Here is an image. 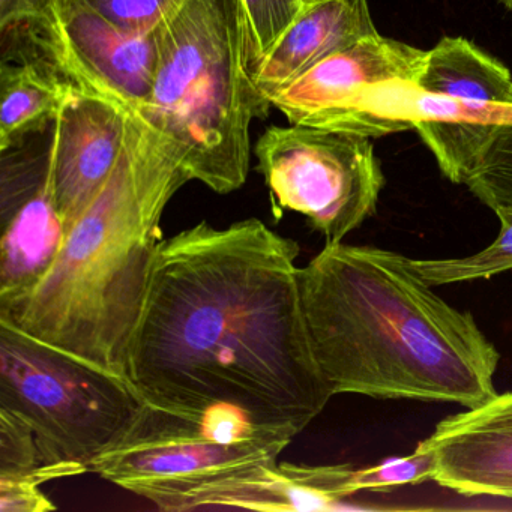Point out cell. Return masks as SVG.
Wrapping results in <instances>:
<instances>
[{
  "label": "cell",
  "instance_id": "cell-4",
  "mask_svg": "<svg viewBox=\"0 0 512 512\" xmlns=\"http://www.w3.org/2000/svg\"><path fill=\"white\" fill-rule=\"evenodd\" d=\"M158 62L140 112L185 151L191 181L217 194L244 187L250 127L268 116L248 67L238 0H184L157 29Z\"/></svg>",
  "mask_w": 512,
  "mask_h": 512
},
{
  "label": "cell",
  "instance_id": "cell-20",
  "mask_svg": "<svg viewBox=\"0 0 512 512\" xmlns=\"http://www.w3.org/2000/svg\"><path fill=\"white\" fill-rule=\"evenodd\" d=\"M250 71L265 58L287 26L311 0H238Z\"/></svg>",
  "mask_w": 512,
  "mask_h": 512
},
{
  "label": "cell",
  "instance_id": "cell-12",
  "mask_svg": "<svg viewBox=\"0 0 512 512\" xmlns=\"http://www.w3.org/2000/svg\"><path fill=\"white\" fill-rule=\"evenodd\" d=\"M0 307L28 295L67 239L53 199L49 157L4 160L0 196Z\"/></svg>",
  "mask_w": 512,
  "mask_h": 512
},
{
  "label": "cell",
  "instance_id": "cell-17",
  "mask_svg": "<svg viewBox=\"0 0 512 512\" xmlns=\"http://www.w3.org/2000/svg\"><path fill=\"white\" fill-rule=\"evenodd\" d=\"M88 473L80 464H50L34 430L19 416L0 407V479L40 487L53 479Z\"/></svg>",
  "mask_w": 512,
  "mask_h": 512
},
{
  "label": "cell",
  "instance_id": "cell-13",
  "mask_svg": "<svg viewBox=\"0 0 512 512\" xmlns=\"http://www.w3.org/2000/svg\"><path fill=\"white\" fill-rule=\"evenodd\" d=\"M424 440L434 482L461 496L512 499V392L443 419Z\"/></svg>",
  "mask_w": 512,
  "mask_h": 512
},
{
  "label": "cell",
  "instance_id": "cell-16",
  "mask_svg": "<svg viewBox=\"0 0 512 512\" xmlns=\"http://www.w3.org/2000/svg\"><path fill=\"white\" fill-rule=\"evenodd\" d=\"M419 91L434 97L481 98L512 107V74L466 38H443L427 50Z\"/></svg>",
  "mask_w": 512,
  "mask_h": 512
},
{
  "label": "cell",
  "instance_id": "cell-11",
  "mask_svg": "<svg viewBox=\"0 0 512 512\" xmlns=\"http://www.w3.org/2000/svg\"><path fill=\"white\" fill-rule=\"evenodd\" d=\"M355 473L349 464L304 466L272 461L200 484L152 491L146 499L161 511H337L347 497L358 493Z\"/></svg>",
  "mask_w": 512,
  "mask_h": 512
},
{
  "label": "cell",
  "instance_id": "cell-19",
  "mask_svg": "<svg viewBox=\"0 0 512 512\" xmlns=\"http://www.w3.org/2000/svg\"><path fill=\"white\" fill-rule=\"evenodd\" d=\"M464 185L493 212L512 208V118L497 128Z\"/></svg>",
  "mask_w": 512,
  "mask_h": 512
},
{
  "label": "cell",
  "instance_id": "cell-22",
  "mask_svg": "<svg viewBox=\"0 0 512 512\" xmlns=\"http://www.w3.org/2000/svg\"><path fill=\"white\" fill-rule=\"evenodd\" d=\"M104 19L130 34L157 31L184 0H85Z\"/></svg>",
  "mask_w": 512,
  "mask_h": 512
},
{
  "label": "cell",
  "instance_id": "cell-15",
  "mask_svg": "<svg viewBox=\"0 0 512 512\" xmlns=\"http://www.w3.org/2000/svg\"><path fill=\"white\" fill-rule=\"evenodd\" d=\"M55 68L37 58L2 59L0 151L22 145L26 136L55 122L71 89Z\"/></svg>",
  "mask_w": 512,
  "mask_h": 512
},
{
  "label": "cell",
  "instance_id": "cell-5",
  "mask_svg": "<svg viewBox=\"0 0 512 512\" xmlns=\"http://www.w3.org/2000/svg\"><path fill=\"white\" fill-rule=\"evenodd\" d=\"M143 404L128 380L0 323V407L34 430L47 463L91 472Z\"/></svg>",
  "mask_w": 512,
  "mask_h": 512
},
{
  "label": "cell",
  "instance_id": "cell-25",
  "mask_svg": "<svg viewBox=\"0 0 512 512\" xmlns=\"http://www.w3.org/2000/svg\"><path fill=\"white\" fill-rule=\"evenodd\" d=\"M505 7H508L509 10H512V0H500Z\"/></svg>",
  "mask_w": 512,
  "mask_h": 512
},
{
  "label": "cell",
  "instance_id": "cell-21",
  "mask_svg": "<svg viewBox=\"0 0 512 512\" xmlns=\"http://www.w3.org/2000/svg\"><path fill=\"white\" fill-rule=\"evenodd\" d=\"M434 454L425 440L407 457L388 458L373 467L356 470L355 487L359 491H391L403 485H418L431 479Z\"/></svg>",
  "mask_w": 512,
  "mask_h": 512
},
{
  "label": "cell",
  "instance_id": "cell-1",
  "mask_svg": "<svg viewBox=\"0 0 512 512\" xmlns=\"http://www.w3.org/2000/svg\"><path fill=\"white\" fill-rule=\"evenodd\" d=\"M298 242L257 218L163 239L128 353V382L173 413L233 406L301 433L334 391L308 334Z\"/></svg>",
  "mask_w": 512,
  "mask_h": 512
},
{
  "label": "cell",
  "instance_id": "cell-7",
  "mask_svg": "<svg viewBox=\"0 0 512 512\" xmlns=\"http://www.w3.org/2000/svg\"><path fill=\"white\" fill-rule=\"evenodd\" d=\"M254 154L275 215H304L326 244H340L371 217L385 187L370 137L271 125Z\"/></svg>",
  "mask_w": 512,
  "mask_h": 512
},
{
  "label": "cell",
  "instance_id": "cell-8",
  "mask_svg": "<svg viewBox=\"0 0 512 512\" xmlns=\"http://www.w3.org/2000/svg\"><path fill=\"white\" fill-rule=\"evenodd\" d=\"M425 56L418 47L371 35L323 59L269 103L301 127L370 139L413 130L410 100Z\"/></svg>",
  "mask_w": 512,
  "mask_h": 512
},
{
  "label": "cell",
  "instance_id": "cell-23",
  "mask_svg": "<svg viewBox=\"0 0 512 512\" xmlns=\"http://www.w3.org/2000/svg\"><path fill=\"white\" fill-rule=\"evenodd\" d=\"M58 506L38 487L0 479V512H49Z\"/></svg>",
  "mask_w": 512,
  "mask_h": 512
},
{
  "label": "cell",
  "instance_id": "cell-10",
  "mask_svg": "<svg viewBox=\"0 0 512 512\" xmlns=\"http://www.w3.org/2000/svg\"><path fill=\"white\" fill-rule=\"evenodd\" d=\"M133 113L71 86L49 143L53 199L67 235L112 176Z\"/></svg>",
  "mask_w": 512,
  "mask_h": 512
},
{
  "label": "cell",
  "instance_id": "cell-9",
  "mask_svg": "<svg viewBox=\"0 0 512 512\" xmlns=\"http://www.w3.org/2000/svg\"><path fill=\"white\" fill-rule=\"evenodd\" d=\"M4 41H26L29 52L10 55L55 68L71 85L142 112L151 100L158 62L157 31L130 34L104 19L85 0H49L40 14Z\"/></svg>",
  "mask_w": 512,
  "mask_h": 512
},
{
  "label": "cell",
  "instance_id": "cell-6",
  "mask_svg": "<svg viewBox=\"0 0 512 512\" xmlns=\"http://www.w3.org/2000/svg\"><path fill=\"white\" fill-rule=\"evenodd\" d=\"M295 436L292 428L263 424L238 407L214 406L185 415L145 403L91 472L146 497L277 461Z\"/></svg>",
  "mask_w": 512,
  "mask_h": 512
},
{
  "label": "cell",
  "instance_id": "cell-2",
  "mask_svg": "<svg viewBox=\"0 0 512 512\" xmlns=\"http://www.w3.org/2000/svg\"><path fill=\"white\" fill-rule=\"evenodd\" d=\"M317 364L334 394L454 403L497 394L499 350L469 311L443 301L403 254L325 244L299 268Z\"/></svg>",
  "mask_w": 512,
  "mask_h": 512
},
{
  "label": "cell",
  "instance_id": "cell-18",
  "mask_svg": "<svg viewBox=\"0 0 512 512\" xmlns=\"http://www.w3.org/2000/svg\"><path fill=\"white\" fill-rule=\"evenodd\" d=\"M500 221V233L493 244L479 253L461 259L413 260L419 274L431 286L464 283L491 278L512 269V208L494 211Z\"/></svg>",
  "mask_w": 512,
  "mask_h": 512
},
{
  "label": "cell",
  "instance_id": "cell-24",
  "mask_svg": "<svg viewBox=\"0 0 512 512\" xmlns=\"http://www.w3.org/2000/svg\"><path fill=\"white\" fill-rule=\"evenodd\" d=\"M49 0H0V31L7 32L37 17Z\"/></svg>",
  "mask_w": 512,
  "mask_h": 512
},
{
  "label": "cell",
  "instance_id": "cell-14",
  "mask_svg": "<svg viewBox=\"0 0 512 512\" xmlns=\"http://www.w3.org/2000/svg\"><path fill=\"white\" fill-rule=\"evenodd\" d=\"M379 34L368 0H311L251 70L260 94L269 97L338 50Z\"/></svg>",
  "mask_w": 512,
  "mask_h": 512
},
{
  "label": "cell",
  "instance_id": "cell-3",
  "mask_svg": "<svg viewBox=\"0 0 512 512\" xmlns=\"http://www.w3.org/2000/svg\"><path fill=\"white\" fill-rule=\"evenodd\" d=\"M190 181L184 148L134 112L106 187L46 277L0 307V323L128 380L131 341L163 242L161 218Z\"/></svg>",
  "mask_w": 512,
  "mask_h": 512
}]
</instances>
